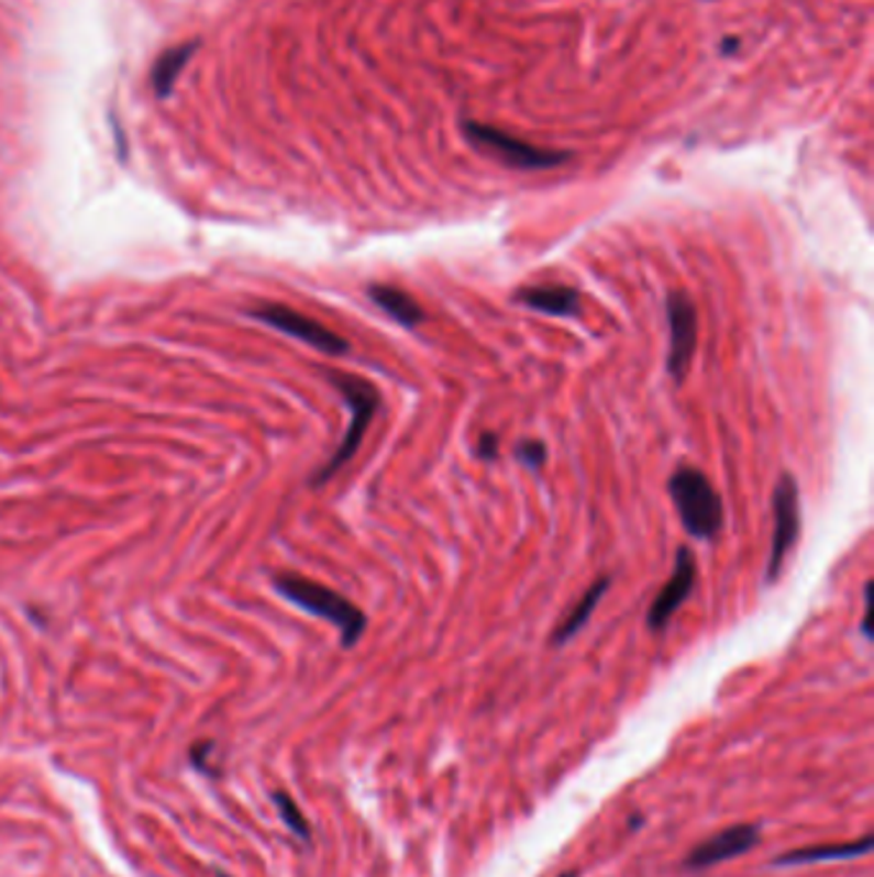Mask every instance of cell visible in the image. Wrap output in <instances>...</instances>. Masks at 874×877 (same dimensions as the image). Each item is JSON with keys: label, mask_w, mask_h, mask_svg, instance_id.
Wrapping results in <instances>:
<instances>
[{"label": "cell", "mask_w": 874, "mask_h": 877, "mask_svg": "<svg viewBox=\"0 0 874 877\" xmlns=\"http://www.w3.org/2000/svg\"><path fill=\"white\" fill-rule=\"evenodd\" d=\"M275 590L283 598H288L290 603H296L303 611L319 615L334 623L342 634V644L350 650L362 639L367 629V615L352 603L350 598H344L342 592L327 588V585L311 580V577L296 575V573H280L273 577Z\"/></svg>", "instance_id": "obj_1"}, {"label": "cell", "mask_w": 874, "mask_h": 877, "mask_svg": "<svg viewBox=\"0 0 874 877\" xmlns=\"http://www.w3.org/2000/svg\"><path fill=\"white\" fill-rule=\"evenodd\" d=\"M327 377H329V382L334 385L339 392H342V398L346 400V406H350V411H352V419H350V426H346L344 438L339 442L334 454H331V457L327 459V465H323L319 473L313 475V485H327L331 477L339 473V469L350 465V459L359 452L362 442H365L369 423H373L375 413L380 411V403H383L380 390H377L369 380H365V377L352 375V373H339V369H327Z\"/></svg>", "instance_id": "obj_2"}, {"label": "cell", "mask_w": 874, "mask_h": 877, "mask_svg": "<svg viewBox=\"0 0 874 877\" xmlns=\"http://www.w3.org/2000/svg\"><path fill=\"white\" fill-rule=\"evenodd\" d=\"M670 496L675 500L687 534L702 542L718 536L723 526V503L702 469L679 467L670 477Z\"/></svg>", "instance_id": "obj_3"}, {"label": "cell", "mask_w": 874, "mask_h": 877, "mask_svg": "<svg viewBox=\"0 0 874 877\" xmlns=\"http://www.w3.org/2000/svg\"><path fill=\"white\" fill-rule=\"evenodd\" d=\"M464 131H467V138L472 144L479 146V149L487 154H493L495 159L502 162V165L516 169H552L569 159L567 152L541 149V146L521 142V138L510 136L506 131L485 126V123L477 121L464 123Z\"/></svg>", "instance_id": "obj_4"}, {"label": "cell", "mask_w": 874, "mask_h": 877, "mask_svg": "<svg viewBox=\"0 0 874 877\" xmlns=\"http://www.w3.org/2000/svg\"><path fill=\"white\" fill-rule=\"evenodd\" d=\"M246 313H250L252 319L267 323V326L283 331V334L311 344L313 349L329 354V357H342V354L350 352V342H346L344 336H339L336 331L323 326L321 321H316L311 315L300 313L296 308L285 303H257Z\"/></svg>", "instance_id": "obj_5"}, {"label": "cell", "mask_w": 874, "mask_h": 877, "mask_svg": "<svg viewBox=\"0 0 874 877\" xmlns=\"http://www.w3.org/2000/svg\"><path fill=\"white\" fill-rule=\"evenodd\" d=\"M772 508H775V534H772L767 575H764L767 582L777 580L787 562V554L793 552L800 536V490L793 475L779 477L775 496H772Z\"/></svg>", "instance_id": "obj_6"}, {"label": "cell", "mask_w": 874, "mask_h": 877, "mask_svg": "<svg viewBox=\"0 0 874 877\" xmlns=\"http://www.w3.org/2000/svg\"><path fill=\"white\" fill-rule=\"evenodd\" d=\"M667 323H670V354L667 369L675 382H683L698 349V311L690 296L675 290L667 296Z\"/></svg>", "instance_id": "obj_7"}, {"label": "cell", "mask_w": 874, "mask_h": 877, "mask_svg": "<svg viewBox=\"0 0 874 877\" xmlns=\"http://www.w3.org/2000/svg\"><path fill=\"white\" fill-rule=\"evenodd\" d=\"M695 577H698V565H695V554L690 546H679L675 573L667 580V585L660 590V596L654 598L652 608L646 613V626L652 631H664L670 626L672 615H675L690 592L695 588Z\"/></svg>", "instance_id": "obj_8"}, {"label": "cell", "mask_w": 874, "mask_h": 877, "mask_svg": "<svg viewBox=\"0 0 874 877\" xmlns=\"http://www.w3.org/2000/svg\"><path fill=\"white\" fill-rule=\"evenodd\" d=\"M756 844H760V829L749 826V823H739V826L718 831V834L708 836L706 842L695 846V850L685 857V867L690 869L716 867L726 859L741 857V854L754 850Z\"/></svg>", "instance_id": "obj_9"}, {"label": "cell", "mask_w": 874, "mask_h": 877, "mask_svg": "<svg viewBox=\"0 0 874 877\" xmlns=\"http://www.w3.org/2000/svg\"><path fill=\"white\" fill-rule=\"evenodd\" d=\"M516 300L546 315H577L583 311V298H579V292L575 288H569V285H556V282L529 285V288L516 290Z\"/></svg>", "instance_id": "obj_10"}, {"label": "cell", "mask_w": 874, "mask_h": 877, "mask_svg": "<svg viewBox=\"0 0 874 877\" xmlns=\"http://www.w3.org/2000/svg\"><path fill=\"white\" fill-rule=\"evenodd\" d=\"M367 296L377 308H383L392 321L406 329H416L419 323H423V319H427L419 300H416L411 292L396 288V285L375 282L367 288Z\"/></svg>", "instance_id": "obj_11"}, {"label": "cell", "mask_w": 874, "mask_h": 877, "mask_svg": "<svg viewBox=\"0 0 874 877\" xmlns=\"http://www.w3.org/2000/svg\"><path fill=\"white\" fill-rule=\"evenodd\" d=\"M872 846H874V836L867 834L864 839H860V842L806 846V850L785 852L775 859V865H810V862H826V859H854L870 854Z\"/></svg>", "instance_id": "obj_12"}, {"label": "cell", "mask_w": 874, "mask_h": 877, "mask_svg": "<svg viewBox=\"0 0 874 877\" xmlns=\"http://www.w3.org/2000/svg\"><path fill=\"white\" fill-rule=\"evenodd\" d=\"M608 585H610L608 577H598V580H595L590 588L583 592V598L577 600V606L572 608L567 615H564V619L560 621V626H556V631H554L552 642L556 646L567 644L569 639L577 634V631H583L587 626V621H590V615L595 613V608H598L600 598L608 592Z\"/></svg>", "instance_id": "obj_13"}, {"label": "cell", "mask_w": 874, "mask_h": 877, "mask_svg": "<svg viewBox=\"0 0 874 877\" xmlns=\"http://www.w3.org/2000/svg\"><path fill=\"white\" fill-rule=\"evenodd\" d=\"M198 49V42H190V44H180L175 46V49H169L162 54V57L154 62L152 67V85L154 90H157L159 98H165L173 92V85L177 80V75L182 73V67L188 65L192 54Z\"/></svg>", "instance_id": "obj_14"}, {"label": "cell", "mask_w": 874, "mask_h": 877, "mask_svg": "<svg viewBox=\"0 0 874 877\" xmlns=\"http://www.w3.org/2000/svg\"><path fill=\"white\" fill-rule=\"evenodd\" d=\"M275 803H277V808H280L283 821L288 823L292 834L300 836V839H306V842H308V839H311V826H308L306 815L300 813V808L296 806V800H292L288 792H275Z\"/></svg>", "instance_id": "obj_15"}, {"label": "cell", "mask_w": 874, "mask_h": 877, "mask_svg": "<svg viewBox=\"0 0 874 877\" xmlns=\"http://www.w3.org/2000/svg\"><path fill=\"white\" fill-rule=\"evenodd\" d=\"M516 459L531 469H541L546 465V444L536 442V438H525L516 446Z\"/></svg>", "instance_id": "obj_16"}, {"label": "cell", "mask_w": 874, "mask_h": 877, "mask_svg": "<svg viewBox=\"0 0 874 877\" xmlns=\"http://www.w3.org/2000/svg\"><path fill=\"white\" fill-rule=\"evenodd\" d=\"M477 452H479V457H483V459H493L495 454H498V436H495V434L479 436Z\"/></svg>", "instance_id": "obj_17"}, {"label": "cell", "mask_w": 874, "mask_h": 877, "mask_svg": "<svg viewBox=\"0 0 874 877\" xmlns=\"http://www.w3.org/2000/svg\"><path fill=\"white\" fill-rule=\"evenodd\" d=\"M577 873H567V875H560V877H575Z\"/></svg>", "instance_id": "obj_18"}]
</instances>
